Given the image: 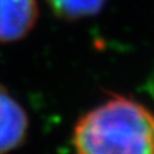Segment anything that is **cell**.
<instances>
[{"label":"cell","instance_id":"6da1fadb","mask_svg":"<svg viewBox=\"0 0 154 154\" xmlns=\"http://www.w3.org/2000/svg\"><path fill=\"white\" fill-rule=\"evenodd\" d=\"M72 139L77 154H154V111L112 96L80 118Z\"/></svg>","mask_w":154,"mask_h":154},{"label":"cell","instance_id":"7a4b0ae2","mask_svg":"<svg viewBox=\"0 0 154 154\" xmlns=\"http://www.w3.org/2000/svg\"><path fill=\"white\" fill-rule=\"evenodd\" d=\"M39 16L37 0H0V42L24 38Z\"/></svg>","mask_w":154,"mask_h":154},{"label":"cell","instance_id":"3957f363","mask_svg":"<svg viewBox=\"0 0 154 154\" xmlns=\"http://www.w3.org/2000/svg\"><path fill=\"white\" fill-rule=\"evenodd\" d=\"M29 118L23 107L0 87V154H8L23 143Z\"/></svg>","mask_w":154,"mask_h":154},{"label":"cell","instance_id":"277c9868","mask_svg":"<svg viewBox=\"0 0 154 154\" xmlns=\"http://www.w3.org/2000/svg\"><path fill=\"white\" fill-rule=\"evenodd\" d=\"M50 10L58 18L80 20L100 12L107 0H46Z\"/></svg>","mask_w":154,"mask_h":154}]
</instances>
